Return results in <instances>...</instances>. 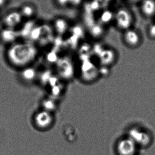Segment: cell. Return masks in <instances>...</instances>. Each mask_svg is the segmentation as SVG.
Listing matches in <instances>:
<instances>
[{
	"instance_id": "cell-9",
	"label": "cell",
	"mask_w": 155,
	"mask_h": 155,
	"mask_svg": "<svg viewBox=\"0 0 155 155\" xmlns=\"http://www.w3.org/2000/svg\"><path fill=\"white\" fill-rule=\"evenodd\" d=\"M129 138L136 144L137 143L142 146H148L151 140V137L148 133L137 129H132L130 130Z\"/></svg>"
},
{
	"instance_id": "cell-10",
	"label": "cell",
	"mask_w": 155,
	"mask_h": 155,
	"mask_svg": "<svg viewBox=\"0 0 155 155\" xmlns=\"http://www.w3.org/2000/svg\"><path fill=\"white\" fill-rule=\"evenodd\" d=\"M18 10L24 20L35 19L38 12L37 6L34 3L30 2L22 3Z\"/></svg>"
},
{
	"instance_id": "cell-5",
	"label": "cell",
	"mask_w": 155,
	"mask_h": 155,
	"mask_svg": "<svg viewBox=\"0 0 155 155\" xmlns=\"http://www.w3.org/2000/svg\"><path fill=\"white\" fill-rule=\"evenodd\" d=\"M39 70V68L35 67L34 64L23 68L18 71L19 79L25 84L37 82Z\"/></svg>"
},
{
	"instance_id": "cell-15",
	"label": "cell",
	"mask_w": 155,
	"mask_h": 155,
	"mask_svg": "<svg viewBox=\"0 0 155 155\" xmlns=\"http://www.w3.org/2000/svg\"><path fill=\"white\" fill-rule=\"evenodd\" d=\"M60 57L58 55L57 51L51 48L49 49L47 51L44 55V61L46 62V67H49V66H53L57 63L58 60Z\"/></svg>"
},
{
	"instance_id": "cell-12",
	"label": "cell",
	"mask_w": 155,
	"mask_h": 155,
	"mask_svg": "<svg viewBox=\"0 0 155 155\" xmlns=\"http://www.w3.org/2000/svg\"><path fill=\"white\" fill-rule=\"evenodd\" d=\"M136 145L130 138L121 140L118 144V151L120 155H133L136 151Z\"/></svg>"
},
{
	"instance_id": "cell-17",
	"label": "cell",
	"mask_w": 155,
	"mask_h": 155,
	"mask_svg": "<svg viewBox=\"0 0 155 155\" xmlns=\"http://www.w3.org/2000/svg\"><path fill=\"white\" fill-rule=\"evenodd\" d=\"M147 34L150 38L155 39V23H151L147 26Z\"/></svg>"
},
{
	"instance_id": "cell-6",
	"label": "cell",
	"mask_w": 155,
	"mask_h": 155,
	"mask_svg": "<svg viewBox=\"0 0 155 155\" xmlns=\"http://www.w3.org/2000/svg\"><path fill=\"white\" fill-rule=\"evenodd\" d=\"M20 41L18 31L15 29L2 27L0 29V42L6 47Z\"/></svg>"
},
{
	"instance_id": "cell-13",
	"label": "cell",
	"mask_w": 155,
	"mask_h": 155,
	"mask_svg": "<svg viewBox=\"0 0 155 155\" xmlns=\"http://www.w3.org/2000/svg\"><path fill=\"white\" fill-rule=\"evenodd\" d=\"M54 73L53 69L50 67L44 66L42 68H39L37 82L41 87H46L50 78Z\"/></svg>"
},
{
	"instance_id": "cell-4",
	"label": "cell",
	"mask_w": 155,
	"mask_h": 155,
	"mask_svg": "<svg viewBox=\"0 0 155 155\" xmlns=\"http://www.w3.org/2000/svg\"><path fill=\"white\" fill-rule=\"evenodd\" d=\"M24 21L18 9H13L7 12L2 20V27L17 29Z\"/></svg>"
},
{
	"instance_id": "cell-8",
	"label": "cell",
	"mask_w": 155,
	"mask_h": 155,
	"mask_svg": "<svg viewBox=\"0 0 155 155\" xmlns=\"http://www.w3.org/2000/svg\"><path fill=\"white\" fill-rule=\"evenodd\" d=\"M38 22L36 19L24 20L22 24L17 29L20 40L28 41L31 33Z\"/></svg>"
},
{
	"instance_id": "cell-11",
	"label": "cell",
	"mask_w": 155,
	"mask_h": 155,
	"mask_svg": "<svg viewBox=\"0 0 155 155\" xmlns=\"http://www.w3.org/2000/svg\"><path fill=\"white\" fill-rule=\"evenodd\" d=\"M138 10L142 18L147 19L155 16V2L144 1L138 4Z\"/></svg>"
},
{
	"instance_id": "cell-18",
	"label": "cell",
	"mask_w": 155,
	"mask_h": 155,
	"mask_svg": "<svg viewBox=\"0 0 155 155\" xmlns=\"http://www.w3.org/2000/svg\"><path fill=\"white\" fill-rule=\"evenodd\" d=\"M54 2H55V5L58 8H64V7H66L69 5V1H60Z\"/></svg>"
},
{
	"instance_id": "cell-1",
	"label": "cell",
	"mask_w": 155,
	"mask_h": 155,
	"mask_svg": "<svg viewBox=\"0 0 155 155\" xmlns=\"http://www.w3.org/2000/svg\"><path fill=\"white\" fill-rule=\"evenodd\" d=\"M40 49L28 41H19L6 47L4 57L11 67L18 71L34 65L40 56Z\"/></svg>"
},
{
	"instance_id": "cell-2",
	"label": "cell",
	"mask_w": 155,
	"mask_h": 155,
	"mask_svg": "<svg viewBox=\"0 0 155 155\" xmlns=\"http://www.w3.org/2000/svg\"><path fill=\"white\" fill-rule=\"evenodd\" d=\"M135 22L134 14L128 8L120 7L114 12L113 25L121 33L134 28Z\"/></svg>"
},
{
	"instance_id": "cell-19",
	"label": "cell",
	"mask_w": 155,
	"mask_h": 155,
	"mask_svg": "<svg viewBox=\"0 0 155 155\" xmlns=\"http://www.w3.org/2000/svg\"><path fill=\"white\" fill-rule=\"evenodd\" d=\"M9 2L8 1H0V9L7 6Z\"/></svg>"
},
{
	"instance_id": "cell-14",
	"label": "cell",
	"mask_w": 155,
	"mask_h": 155,
	"mask_svg": "<svg viewBox=\"0 0 155 155\" xmlns=\"http://www.w3.org/2000/svg\"><path fill=\"white\" fill-rule=\"evenodd\" d=\"M52 121V118L49 111L47 110L39 112L36 117L37 125L40 127H47L49 126Z\"/></svg>"
},
{
	"instance_id": "cell-7",
	"label": "cell",
	"mask_w": 155,
	"mask_h": 155,
	"mask_svg": "<svg viewBox=\"0 0 155 155\" xmlns=\"http://www.w3.org/2000/svg\"><path fill=\"white\" fill-rule=\"evenodd\" d=\"M51 24L56 36L61 38L66 35L69 30V22L66 18L63 17L55 18Z\"/></svg>"
},
{
	"instance_id": "cell-16",
	"label": "cell",
	"mask_w": 155,
	"mask_h": 155,
	"mask_svg": "<svg viewBox=\"0 0 155 155\" xmlns=\"http://www.w3.org/2000/svg\"><path fill=\"white\" fill-rule=\"evenodd\" d=\"M43 106L46 110L49 111L55 108L56 104L52 99L48 98L43 101Z\"/></svg>"
},
{
	"instance_id": "cell-3",
	"label": "cell",
	"mask_w": 155,
	"mask_h": 155,
	"mask_svg": "<svg viewBox=\"0 0 155 155\" xmlns=\"http://www.w3.org/2000/svg\"><path fill=\"white\" fill-rule=\"evenodd\" d=\"M143 41L142 33L138 29L135 27L121 33V42L128 48H138L142 45Z\"/></svg>"
}]
</instances>
